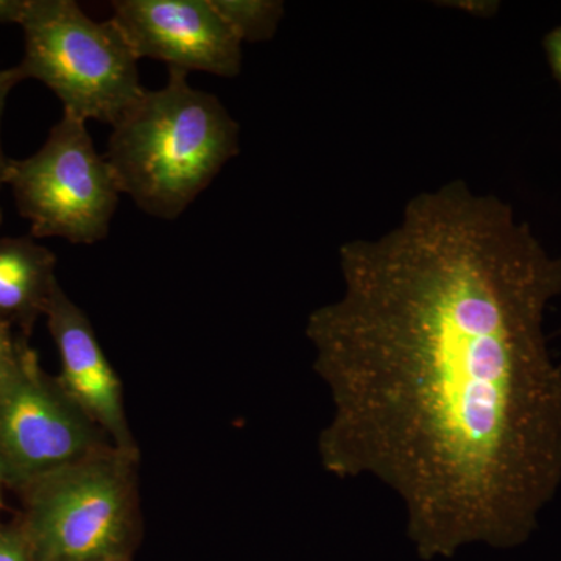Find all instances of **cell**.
Returning a JSON list of instances; mask_svg holds the SVG:
<instances>
[{
    "instance_id": "7",
    "label": "cell",
    "mask_w": 561,
    "mask_h": 561,
    "mask_svg": "<svg viewBox=\"0 0 561 561\" xmlns=\"http://www.w3.org/2000/svg\"><path fill=\"white\" fill-rule=\"evenodd\" d=\"M138 60L169 69L201 70L234 79L242 69V41L213 0H117L113 16Z\"/></svg>"
},
{
    "instance_id": "17",
    "label": "cell",
    "mask_w": 561,
    "mask_h": 561,
    "mask_svg": "<svg viewBox=\"0 0 561 561\" xmlns=\"http://www.w3.org/2000/svg\"><path fill=\"white\" fill-rule=\"evenodd\" d=\"M0 227H2V209H0Z\"/></svg>"
},
{
    "instance_id": "10",
    "label": "cell",
    "mask_w": 561,
    "mask_h": 561,
    "mask_svg": "<svg viewBox=\"0 0 561 561\" xmlns=\"http://www.w3.org/2000/svg\"><path fill=\"white\" fill-rule=\"evenodd\" d=\"M213 3L242 44L271 41L286 11L279 0H213Z\"/></svg>"
},
{
    "instance_id": "11",
    "label": "cell",
    "mask_w": 561,
    "mask_h": 561,
    "mask_svg": "<svg viewBox=\"0 0 561 561\" xmlns=\"http://www.w3.org/2000/svg\"><path fill=\"white\" fill-rule=\"evenodd\" d=\"M24 79L18 66L9 69H0V190L7 181V173H9L10 158L7 157L2 147V117L5 111L7 101H9L10 92L18 83Z\"/></svg>"
},
{
    "instance_id": "16",
    "label": "cell",
    "mask_w": 561,
    "mask_h": 561,
    "mask_svg": "<svg viewBox=\"0 0 561 561\" xmlns=\"http://www.w3.org/2000/svg\"><path fill=\"white\" fill-rule=\"evenodd\" d=\"M21 367H22V365H21ZM16 373H18V370L13 371V373H9V371H3L2 368H0V386H2L3 382L9 381L11 376L16 375Z\"/></svg>"
},
{
    "instance_id": "1",
    "label": "cell",
    "mask_w": 561,
    "mask_h": 561,
    "mask_svg": "<svg viewBox=\"0 0 561 561\" xmlns=\"http://www.w3.org/2000/svg\"><path fill=\"white\" fill-rule=\"evenodd\" d=\"M343 290L309 316L331 394L324 470L400 497L421 559L515 548L561 485V367L545 317L561 257L496 195L421 192L339 250Z\"/></svg>"
},
{
    "instance_id": "18",
    "label": "cell",
    "mask_w": 561,
    "mask_h": 561,
    "mask_svg": "<svg viewBox=\"0 0 561 561\" xmlns=\"http://www.w3.org/2000/svg\"><path fill=\"white\" fill-rule=\"evenodd\" d=\"M121 561H127V560H121Z\"/></svg>"
},
{
    "instance_id": "4",
    "label": "cell",
    "mask_w": 561,
    "mask_h": 561,
    "mask_svg": "<svg viewBox=\"0 0 561 561\" xmlns=\"http://www.w3.org/2000/svg\"><path fill=\"white\" fill-rule=\"evenodd\" d=\"M138 460L111 446L28 486L22 531L36 560H127L139 522Z\"/></svg>"
},
{
    "instance_id": "2",
    "label": "cell",
    "mask_w": 561,
    "mask_h": 561,
    "mask_svg": "<svg viewBox=\"0 0 561 561\" xmlns=\"http://www.w3.org/2000/svg\"><path fill=\"white\" fill-rule=\"evenodd\" d=\"M241 128L184 70L169 69L161 90L144 91L116 124L105 158L122 194L151 217L179 219L241 151Z\"/></svg>"
},
{
    "instance_id": "6",
    "label": "cell",
    "mask_w": 561,
    "mask_h": 561,
    "mask_svg": "<svg viewBox=\"0 0 561 561\" xmlns=\"http://www.w3.org/2000/svg\"><path fill=\"white\" fill-rule=\"evenodd\" d=\"M101 427L41 375L35 354L0 386V472L31 486L111 448Z\"/></svg>"
},
{
    "instance_id": "12",
    "label": "cell",
    "mask_w": 561,
    "mask_h": 561,
    "mask_svg": "<svg viewBox=\"0 0 561 561\" xmlns=\"http://www.w3.org/2000/svg\"><path fill=\"white\" fill-rule=\"evenodd\" d=\"M0 561H38L22 530H0Z\"/></svg>"
},
{
    "instance_id": "3",
    "label": "cell",
    "mask_w": 561,
    "mask_h": 561,
    "mask_svg": "<svg viewBox=\"0 0 561 561\" xmlns=\"http://www.w3.org/2000/svg\"><path fill=\"white\" fill-rule=\"evenodd\" d=\"M24 79H35L62 105V114L113 127L139 101L138 57L113 20L95 21L73 0H24Z\"/></svg>"
},
{
    "instance_id": "5",
    "label": "cell",
    "mask_w": 561,
    "mask_h": 561,
    "mask_svg": "<svg viewBox=\"0 0 561 561\" xmlns=\"http://www.w3.org/2000/svg\"><path fill=\"white\" fill-rule=\"evenodd\" d=\"M5 184L33 239L92 245L108 236L121 186L105 154L95 151L87 122L62 114L32 157L11 160Z\"/></svg>"
},
{
    "instance_id": "13",
    "label": "cell",
    "mask_w": 561,
    "mask_h": 561,
    "mask_svg": "<svg viewBox=\"0 0 561 561\" xmlns=\"http://www.w3.org/2000/svg\"><path fill=\"white\" fill-rule=\"evenodd\" d=\"M438 5H448V9L463 11L474 18H491L496 14L500 3L490 0H457V2H443Z\"/></svg>"
},
{
    "instance_id": "15",
    "label": "cell",
    "mask_w": 561,
    "mask_h": 561,
    "mask_svg": "<svg viewBox=\"0 0 561 561\" xmlns=\"http://www.w3.org/2000/svg\"><path fill=\"white\" fill-rule=\"evenodd\" d=\"M24 0H0V22L18 24Z\"/></svg>"
},
{
    "instance_id": "8",
    "label": "cell",
    "mask_w": 561,
    "mask_h": 561,
    "mask_svg": "<svg viewBox=\"0 0 561 561\" xmlns=\"http://www.w3.org/2000/svg\"><path fill=\"white\" fill-rule=\"evenodd\" d=\"M47 323L61 360L66 393L122 453L139 456L133 437L119 376L103 353L87 313L70 301L60 284L46 309Z\"/></svg>"
},
{
    "instance_id": "14",
    "label": "cell",
    "mask_w": 561,
    "mask_h": 561,
    "mask_svg": "<svg viewBox=\"0 0 561 561\" xmlns=\"http://www.w3.org/2000/svg\"><path fill=\"white\" fill-rule=\"evenodd\" d=\"M542 47H545L546 57L551 66L552 76L561 87V25L545 36Z\"/></svg>"
},
{
    "instance_id": "9",
    "label": "cell",
    "mask_w": 561,
    "mask_h": 561,
    "mask_svg": "<svg viewBox=\"0 0 561 561\" xmlns=\"http://www.w3.org/2000/svg\"><path fill=\"white\" fill-rule=\"evenodd\" d=\"M55 265V254L32 236L0 239V319L28 328L46 313L58 286Z\"/></svg>"
}]
</instances>
